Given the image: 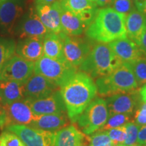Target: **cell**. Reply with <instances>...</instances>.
<instances>
[{"mask_svg": "<svg viewBox=\"0 0 146 146\" xmlns=\"http://www.w3.org/2000/svg\"><path fill=\"white\" fill-rule=\"evenodd\" d=\"M78 146H87V144L85 143V142L83 141V142H81V143H80L79 145H78Z\"/></svg>", "mask_w": 146, "mask_h": 146, "instance_id": "7bdbcfd3", "label": "cell"}, {"mask_svg": "<svg viewBox=\"0 0 146 146\" xmlns=\"http://www.w3.org/2000/svg\"><path fill=\"white\" fill-rule=\"evenodd\" d=\"M98 94L101 98L126 93L138 89V84L130 64L123 62L106 76L96 78Z\"/></svg>", "mask_w": 146, "mask_h": 146, "instance_id": "277c9868", "label": "cell"}, {"mask_svg": "<svg viewBox=\"0 0 146 146\" xmlns=\"http://www.w3.org/2000/svg\"><path fill=\"white\" fill-rule=\"evenodd\" d=\"M106 102L109 115L134 114L142 102L139 89L108 97Z\"/></svg>", "mask_w": 146, "mask_h": 146, "instance_id": "4fadbf2b", "label": "cell"}, {"mask_svg": "<svg viewBox=\"0 0 146 146\" xmlns=\"http://www.w3.org/2000/svg\"><path fill=\"white\" fill-rule=\"evenodd\" d=\"M35 4H52L60 0H34Z\"/></svg>", "mask_w": 146, "mask_h": 146, "instance_id": "ab89813d", "label": "cell"}, {"mask_svg": "<svg viewBox=\"0 0 146 146\" xmlns=\"http://www.w3.org/2000/svg\"><path fill=\"white\" fill-rule=\"evenodd\" d=\"M133 118L137 125H138L140 127L146 125V108L139 106L135 111L133 114Z\"/></svg>", "mask_w": 146, "mask_h": 146, "instance_id": "e575fe53", "label": "cell"}, {"mask_svg": "<svg viewBox=\"0 0 146 146\" xmlns=\"http://www.w3.org/2000/svg\"><path fill=\"white\" fill-rule=\"evenodd\" d=\"M86 138L90 146H108L112 143L106 131H98Z\"/></svg>", "mask_w": 146, "mask_h": 146, "instance_id": "f1b7e54d", "label": "cell"}, {"mask_svg": "<svg viewBox=\"0 0 146 146\" xmlns=\"http://www.w3.org/2000/svg\"><path fill=\"white\" fill-rule=\"evenodd\" d=\"M108 146H120V145H115L113 143H112V144H110V145H108Z\"/></svg>", "mask_w": 146, "mask_h": 146, "instance_id": "bcb514c9", "label": "cell"}, {"mask_svg": "<svg viewBox=\"0 0 146 146\" xmlns=\"http://www.w3.org/2000/svg\"><path fill=\"white\" fill-rule=\"evenodd\" d=\"M127 35L140 47L141 39L146 31V15L133 9L126 16L125 20Z\"/></svg>", "mask_w": 146, "mask_h": 146, "instance_id": "ac0fdd59", "label": "cell"}, {"mask_svg": "<svg viewBox=\"0 0 146 146\" xmlns=\"http://www.w3.org/2000/svg\"><path fill=\"white\" fill-rule=\"evenodd\" d=\"M134 73L138 87L146 83V56L129 63Z\"/></svg>", "mask_w": 146, "mask_h": 146, "instance_id": "83f0119b", "label": "cell"}, {"mask_svg": "<svg viewBox=\"0 0 146 146\" xmlns=\"http://www.w3.org/2000/svg\"><path fill=\"white\" fill-rule=\"evenodd\" d=\"M76 72L77 67L66 60L52 59L44 55L35 62V74L43 76L60 87Z\"/></svg>", "mask_w": 146, "mask_h": 146, "instance_id": "5b68a950", "label": "cell"}, {"mask_svg": "<svg viewBox=\"0 0 146 146\" xmlns=\"http://www.w3.org/2000/svg\"><path fill=\"white\" fill-rule=\"evenodd\" d=\"M44 56L52 59L66 60L63 50V41L59 33L49 32L43 38Z\"/></svg>", "mask_w": 146, "mask_h": 146, "instance_id": "603a6c76", "label": "cell"}, {"mask_svg": "<svg viewBox=\"0 0 146 146\" xmlns=\"http://www.w3.org/2000/svg\"><path fill=\"white\" fill-rule=\"evenodd\" d=\"M133 116V114H114L109 115L106 123L98 131H106L114 128L125 125L127 123L131 121Z\"/></svg>", "mask_w": 146, "mask_h": 146, "instance_id": "4316f807", "label": "cell"}, {"mask_svg": "<svg viewBox=\"0 0 146 146\" xmlns=\"http://www.w3.org/2000/svg\"><path fill=\"white\" fill-rule=\"evenodd\" d=\"M35 62L28 61L15 54L0 72V81L26 83L34 73Z\"/></svg>", "mask_w": 146, "mask_h": 146, "instance_id": "7c38bea8", "label": "cell"}, {"mask_svg": "<svg viewBox=\"0 0 146 146\" xmlns=\"http://www.w3.org/2000/svg\"><path fill=\"white\" fill-rule=\"evenodd\" d=\"M98 10V8H96L91 9V10H85L76 14V16L82 22V23L83 24L85 29H87L91 25V23L94 21L95 18H96Z\"/></svg>", "mask_w": 146, "mask_h": 146, "instance_id": "836d02e7", "label": "cell"}, {"mask_svg": "<svg viewBox=\"0 0 146 146\" xmlns=\"http://www.w3.org/2000/svg\"><path fill=\"white\" fill-rule=\"evenodd\" d=\"M59 35L63 41L66 60L74 66L79 67L92 49L91 43L83 38L69 36L63 32Z\"/></svg>", "mask_w": 146, "mask_h": 146, "instance_id": "8fae6325", "label": "cell"}, {"mask_svg": "<svg viewBox=\"0 0 146 146\" xmlns=\"http://www.w3.org/2000/svg\"><path fill=\"white\" fill-rule=\"evenodd\" d=\"M1 107H2V104H1V100H0V110H1Z\"/></svg>", "mask_w": 146, "mask_h": 146, "instance_id": "f6af8a7d", "label": "cell"}, {"mask_svg": "<svg viewBox=\"0 0 146 146\" xmlns=\"http://www.w3.org/2000/svg\"><path fill=\"white\" fill-rule=\"evenodd\" d=\"M5 130L17 135L26 146H54L56 132L23 125H11Z\"/></svg>", "mask_w": 146, "mask_h": 146, "instance_id": "30bf717a", "label": "cell"}, {"mask_svg": "<svg viewBox=\"0 0 146 146\" xmlns=\"http://www.w3.org/2000/svg\"><path fill=\"white\" fill-rule=\"evenodd\" d=\"M137 143L141 146H146V125L139 128Z\"/></svg>", "mask_w": 146, "mask_h": 146, "instance_id": "d590c367", "label": "cell"}, {"mask_svg": "<svg viewBox=\"0 0 146 146\" xmlns=\"http://www.w3.org/2000/svg\"><path fill=\"white\" fill-rule=\"evenodd\" d=\"M123 64L117 56L104 43H100L92 47L88 56L79 66V70L92 78L106 76Z\"/></svg>", "mask_w": 146, "mask_h": 146, "instance_id": "3957f363", "label": "cell"}, {"mask_svg": "<svg viewBox=\"0 0 146 146\" xmlns=\"http://www.w3.org/2000/svg\"><path fill=\"white\" fill-rule=\"evenodd\" d=\"M109 46L123 62H131L146 56L141 47L128 37L110 42Z\"/></svg>", "mask_w": 146, "mask_h": 146, "instance_id": "e0dca14e", "label": "cell"}, {"mask_svg": "<svg viewBox=\"0 0 146 146\" xmlns=\"http://www.w3.org/2000/svg\"><path fill=\"white\" fill-rule=\"evenodd\" d=\"M43 41L41 38L20 39L16 45V54L25 60L35 62L44 55Z\"/></svg>", "mask_w": 146, "mask_h": 146, "instance_id": "d6986e66", "label": "cell"}, {"mask_svg": "<svg viewBox=\"0 0 146 146\" xmlns=\"http://www.w3.org/2000/svg\"><path fill=\"white\" fill-rule=\"evenodd\" d=\"M112 6L116 12L125 15H127L135 9L132 0H115Z\"/></svg>", "mask_w": 146, "mask_h": 146, "instance_id": "d6a6232c", "label": "cell"}, {"mask_svg": "<svg viewBox=\"0 0 146 146\" xmlns=\"http://www.w3.org/2000/svg\"><path fill=\"white\" fill-rule=\"evenodd\" d=\"M89 146H90V145H89Z\"/></svg>", "mask_w": 146, "mask_h": 146, "instance_id": "681fc988", "label": "cell"}, {"mask_svg": "<svg viewBox=\"0 0 146 146\" xmlns=\"http://www.w3.org/2000/svg\"><path fill=\"white\" fill-rule=\"evenodd\" d=\"M135 6L139 12L146 15V0H140L135 1Z\"/></svg>", "mask_w": 146, "mask_h": 146, "instance_id": "8d00e7d4", "label": "cell"}, {"mask_svg": "<svg viewBox=\"0 0 146 146\" xmlns=\"http://www.w3.org/2000/svg\"><path fill=\"white\" fill-rule=\"evenodd\" d=\"M58 87L43 76L33 73L24 84L25 99L33 100L45 98L58 90Z\"/></svg>", "mask_w": 146, "mask_h": 146, "instance_id": "9a60e30c", "label": "cell"}, {"mask_svg": "<svg viewBox=\"0 0 146 146\" xmlns=\"http://www.w3.org/2000/svg\"><path fill=\"white\" fill-rule=\"evenodd\" d=\"M85 135L74 125H68L56 132L54 146H78Z\"/></svg>", "mask_w": 146, "mask_h": 146, "instance_id": "44dd1931", "label": "cell"}, {"mask_svg": "<svg viewBox=\"0 0 146 146\" xmlns=\"http://www.w3.org/2000/svg\"><path fill=\"white\" fill-rule=\"evenodd\" d=\"M106 132L114 145H121L125 144L127 138V129L125 125L110 129L106 131Z\"/></svg>", "mask_w": 146, "mask_h": 146, "instance_id": "4dcf8cb0", "label": "cell"}, {"mask_svg": "<svg viewBox=\"0 0 146 146\" xmlns=\"http://www.w3.org/2000/svg\"><path fill=\"white\" fill-rule=\"evenodd\" d=\"M108 116L106 100L101 97H96L80 115L76 123L78 129L85 135H90L106 123Z\"/></svg>", "mask_w": 146, "mask_h": 146, "instance_id": "8992f818", "label": "cell"}, {"mask_svg": "<svg viewBox=\"0 0 146 146\" xmlns=\"http://www.w3.org/2000/svg\"><path fill=\"white\" fill-rule=\"evenodd\" d=\"M0 146H26V145L15 133L5 130L0 134Z\"/></svg>", "mask_w": 146, "mask_h": 146, "instance_id": "f546056e", "label": "cell"}, {"mask_svg": "<svg viewBox=\"0 0 146 146\" xmlns=\"http://www.w3.org/2000/svg\"><path fill=\"white\" fill-rule=\"evenodd\" d=\"M24 85L14 81H0V100L1 104H6L25 100Z\"/></svg>", "mask_w": 146, "mask_h": 146, "instance_id": "7402d4cb", "label": "cell"}, {"mask_svg": "<svg viewBox=\"0 0 146 146\" xmlns=\"http://www.w3.org/2000/svg\"><path fill=\"white\" fill-rule=\"evenodd\" d=\"M126 16L110 7L99 9L85 34L91 40L104 43L127 37Z\"/></svg>", "mask_w": 146, "mask_h": 146, "instance_id": "7a4b0ae2", "label": "cell"}, {"mask_svg": "<svg viewBox=\"0 0 146 146\" xmlns=\"http://www.w3.org/2000/svg\"><path fill=\"white\" fill-rule=\"evenodd\" d=\"M139 94L142 102L146 103V83L139 89Z\"/></svg>", "mask_w": 146, "mask_h": 146, "instance_id": "f35d334b", "label": "cell"}, {"mask_svg": "<svg viewBox=\"0 0 146 146\" xmlns=\"http://www.w3.org/2000/svg\"><path fill=\"white\" fill-rule=\"evenodd\" d=\"M70 121L67 112L36 115L31 127L42 130L57 132L70 125Z\"/></svg>", "mask_w": 146, "mask_h": 146, "instance_id": "ffe728a7", "label": "cell"}, {"mask_svg": "<svg viewBox=\"0 0 146 146\" xmlns=\"http://www.w3.org/2000/svg\"><path fill=\"white\" fill-rule=\"evenodd\" d=\"M60 93L66 108L67 114L72 123L98 94L96 84L86 73L77 72L60 87Z\"/></svg>", "mask_w": 146, "mask_h": 146, "instance_id": "6da1fadb", "label": "cell"}, {"mask_svg": "<svg viewBox=\"0 0 146 146\" xmlns=\"http://www.w3.org/2000/svg\"><path fill=\"white\" fill-rule=\"evenodd\" d=\"M35 8L42 23L49 31L55 33L62 32L61 13L62 6L60 1L52 4H35Z\"/></svg>", "mask_w": 146, "mask_h": 146, "instance_id": "2e32d148", "label": "cell"}, {"mask_svg": "<svg viewBox=\"0 0 146 146\" xmlns=\"http://www.w3.org/2000/svg\"><path fill=\"white\" fill-rule=\"evenodd\" d=\"M135 1H140V0H135Z\"/></svg>", "mask_w": 146, "mask_h": 146, "instance_id": "c3c4849f", "label": "cell"}, {"mask_svg": "<svg viewBox=\"0 0 146 146\" xmlns=\"http://www.w3.org/2000/svg\"><path fill=\"white\" fill-rule=\"evenodd\" d=\"M139 106L143 107V108H146V103H143V102H141Z\"/></svg>", "mask_w": 146, "mask_h": 146, "instance_id": "b9f144b4", "label": "cell"}, {"mask_svg": "<svg viewBox=\"0 0 146 146\" xmlns=\"http://www.w3.org/2000/svg\"><path fill=\"white\" fill-rule=\"evenodd\" d=\"M27 6L28 0H0V27L3 34L13 35L14 27Z\"/></svg>", "mask_w": 146, "mask_h": 146, "instance_id": "9c48e42d", "label": "cell"}, {"mask_svg": "<svg viewBox=\"0 0 146 146\" xmlns=\"http://www.w3.org/2000/svg\"><path fill=\"white\" fill-rule=\"evenodd\" d=\"M125 127L127 129V138L124 145H131L136 144L140 127L133 120L126 124Z\"/></svg>", "mask_w": 146, "mask_h": 146, "instance_id": "1f68e13d", "label": "cell"}, {"mask_svg": "<svg viewBox=\"0 0 146 146\" xmlns=\"http://www.w3.org/2000/svg\"><path fill=\"white\" fill-rule=\"evenodd\" d=\"M50 32L44 26L36 13L35 8L29 7L14 27L13 35L19 39L41 38Z\"/></svg>", "mask_w": 146, "mask_h": 146, "instance_id": "ba28073f", "label": "cell"}, {"mask_svg": "<svg viewBox=\"0 0 146 146\" xmlns=\"http://www.w3.org/2000/svg\"><path fill=\"white\" fill-rule=\"evenodd\" d=\"M36 116L26 100L3 104L0 110V129L4 131L13 125L31 127Z\"/></svg>", "mask_w": 146, "mask_h": 146, "instance_id": "52a82bcc", "label": "cell"}, {"mask_svg": "<svg viewBox=\"0 0 146 146\" xmlns=\"http://www.w3.org/2000/svg\"><path fill=\"white\" fill-rule=\"evenodd\" d=\"M115 0H97L96 4L100 7H108L112 5Z\"/></svg>", "mask_w": 146, "mask_h": 146, "instance_id": "74e56055", "label": "cell"}, {"mask_svg": "<svg viewBox=\"0 0 146 146\" xmlns=\"http://www.w3.org/2000/svg\"><path fill=\"white\" fill-rule=\"evenodd\" d=\"M140 47H141V50H143V52L146 54V31H145V33H144V35H143V38H142V39H141Z\"/></svg>", "mask_w": 146, "mask_h": 146, "instance_id": "60d3db41", "label": "cell"}, {"mask_svg": "<svg viewBox=\"0 0 146 146\" xmlns=\"http://www.w3.org/2000/svg\"><path fill=\"white\" fill-rule=\"evenodd\" d=\"M16 47L14 39L10 37H0V72L15 55Z\"/></svg>", "mask_w": 146, "mask_h": 146, "instance_id": "d4e9b609", "label": "cell"}, {"mask_svg": "<svg viewBox=\"0 0 146 146\" xmlns=\"http://www.w3.org/2000/svg\"><path fill=\"white\" fill-rule=\"evenodd\" d=\"M60 3L63 8L71 11L74 14H77L83 11L97 8L96 3L89 0H60Z\"/></svg>", "mask_w": 146, "mask_h": 146, "instance_id": "484cf974", "label": "cell"}, {"mask_svg": "<svg viewBox=\"0 0 146 146\" xmlns=\"http://www.w3.org/2000/svg\"><path fill=\"white\" fill-rule=\"evenodd\" d=\"M89 1H92V2H94V3H96V1L97 0H89Z\"/></svg>", "mask_w": 146, "mask_h": 146, "instance_id": "7dc6e473", "label": "cell"}, {"mask_svg": "<svg viewBox=\"0 0 146 146\" xmlns=\"http://www.w3.org/2000/svg\"><path fill=\"white\" fill-rule=\"evenodd\" d=\"M120 146H141L140 145H139V144L136 143V144H134V145H121Z\"/></svg>", "mask_w": 146, "mask_h": 146, "instance_id": "ee69618b", "label": "cell"}, {"mask_svg": "<svg viewBox=\"0 0 146 146\" xmlns=\"http://www.w3.org/2000/svg\"><path fill=\"white\" fill-rule=\"evenodd\" d=\"M62 32L69 36H79L83 34L85 27L74 13L63 8L61 13Z\"/></svg>", "mask_w": 146, "mask_h": 146, "instance_id": "cb8c5ba5", "label": "cell"}, {"mask_svg": "<svg viewBox=\"0 0 146 146\" xmlns=\"http://www.w3.org/2000/svg\"><path fill=\"white\" fill-rule=\"evenodd\" d=\"M26 100L31 108L33 112L36 115L67 112L61 93L58 89L45 98Z\"/></svg>", "mask_w": 146, "mask_h": 146, "instance_id": "5bb4252c", "label": "cell"}]
</instances>
